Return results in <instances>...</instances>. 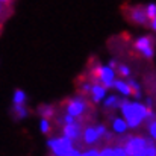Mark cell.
I'll return each mask as SVG.
<instances>
[{"label":"cell","mask_w":156,"mask_h":156,"mask_svg":"<svg viewBox=\"0 0 156 156\" xmlns=\"http://www.w3.org/2000/svg\"><path fill=\"white\" fill-rule=\"evenodd\" d=\"M123 118L126 120V123L129 124V129H136L140 127L149 114V108L146 103H141L140 100L135 102H129V100H123V105L120 108Z\"/></svg>","instance_id":"cell-1"},{"label":"cell","mask_w":156,"mask_h":156,"mask_svg":"<svg viewBox=\"0 0 156 156\" xmlns=\"http://www.w3.org/2000/svg\"><path fill=\"white\" fill-rule=\"evenodd\" d=\"M123 147L129 156H147V138L127 136Z\"/></svg>","instance_id":"cell-2"},{"label":"cell","mask_w":156,"mask_h":156,"mask_svg":"<svg viewBox=\"0 0 156 156\" xmlns=\"http://www.w3.org/2000/svg\"><path fill=\"white\" fill-rule=\"evenodd\" d=\"M47 147L52 150L55 156H67L73 149H74V141H71L67 136H56V138H50L47 141Z\"/></svg>","instance_id":"cell-3"},{"label":"cell","mask_w":156,"mask_h":156,"mask_svg":"<svg viewBox=\"0 0 156 156\" xmlns=\"http://www.w3.org/2000/svg\"><path fill=\"white\" fill-rule=\"evenodd\" d=\"M93 77L96 79V82L102 83L103 87H106L108 90L114 87L115 79V70L111 68L109 65H97L93 70Z\"/></svg>","instance_id":"cell-4"},{"label":"cell","mask_w":156,"mask_h":156,"mask_svg":"<svg viewBox=\"0 0 156 156\" xmlns=\"http://www.w3.org/2000/svg\"><path fill=\"white\" fill-rule=\"evenodd\" d=\"M88 109V102L83 96H76L67 100L65 105V114L73 115L74 118H80Z\"/></svg>","instance_id":"cell-5"},{"label":"cell","mask_w":156,"mask_h":156,"mask_svg":"<svg viewBox=\"0 0 156 156\" xmlns=\"http://www.w3.org/2000/svg\"><path fill=\"white\" fill-rule=\"evenodd\" d=\"M126 17L130 23L133 24H138V26H147L150 24V20L147 17V12H146V6H127L126 8Z\"/></svg>","instance_id":"cell-6"},{"label":"cell","mask_w":156,"mask_h":156,"mask_svg":"<svg viewBox=\"0 0 156 156\" xmlns=\"http://www.w3.org/2000/svg\"><path fill=\"white\" fill-rule=\"evenodd\" d=\"M133 47L138 53H141L147 59H153L155 56V40L150 35H144L135 40Z\"/></svg>","instance_id":"cell-7"},{"label":"cell","mask_w":156,"mask_h":156,"mask_svg":"<svg viewBox=\"0 0 156 156\" xmlns=\"http://www.w3.org/2000/svg\"><path fill=\"white\" fill-rule=\"evenodd\" d=\"M62 135L70 138L71 141H80V138L83 136V129L80 123H73V124H64L62 127Z\"/></svg>","instance_id":"cell-8"},{"label":"cell","mask_w":156,"mask_h":156,"mask_svg":"<svg viewBox=\"0 0 156 156\" xmlns=\"http://www.w3.org/2000/svg\"><path fill=\"white\" fill-rule=\"evenodd\" d=\"M106 94H108V88L106 87H103L99 82L93 83V88H91V93H90V99H91L93 103H100L102 100L106 99Z\"/></svg>","instance_id":"cell-9"},{"label":"cell","mask_w":156,"mask_h":156,"mask_svg":"<svg viewBox=\"0 0 156 156\" xmlns=\"http://www.w3.org/2000/svg\"><path fill=\"white\" fill-rule=\"evenodd\" d=\"M99 140H100V135H99L96 126H88V127L83 130V136H82L83 144H87V146H93V144H96Z\"/></svg>","instance_id":"cell-10"},{"label":"cell","mask_w":156,"mask_h":156,"mask_svg":"<svg viewBox=\"0 0 156 156\" xmlns=\"http://www.w3.org/2000/svg\"><path fill=\"white\" fill-rule=\"evenodd\" d=\"M120 96L123 97H130L132 96V88H130V83L124 79H117L114 82V87H112Z\"/></svg>","instance_id":"cell-11"},{"label":"cell","mask_w":156,"mask_h":156,"mask_svg":"<svg viewBox=\"0 0 156 156\" xmlns=\"http://www.w3.org/2000/svg\"><path fill=\"white\" fill-rule=\"evenodd\" d=\"M111 126H112L114 133H117V135H123V133H126L127 129H129V124H127L126 120L121 118V117H115V118H112Z\"/></svg>","instance_id":"cell-12"},{"label":"cell","mask_w":156,"mask_h":156,"mask_svg":"<svg viewBox=\"0 0 156 156\" xmlns=\"http://www.w3.org/2000/svg\"><path fill=\"white\" fill-rule=\"evenodd\" d=\"M123 100H124V99H121L120 96H117V94H111V96H108V97L103 100L105 102L103 106L106 108V109H117V108H121Z\"/></svg>","instance_id":"cell-13"},{"label":"cell","mask_w":156,"mask_h":156,"mask_svg":"<svg viewBox=\"0 0 156 156\" xmlns=\"http://www.w3.org/2000/svg\"><path fill=\"white\" fill-rule=\"evenodd\" d=\"M37 111L41 115V118H46V120H50L56 115V108L52 105H41V106H38Z\"/></svg>","instance_id":"cell-14"},{"label":"cell","mask_w":156,"mask_h":156,"mask_svg":"<svg viewBox=\"0 0 156 156\" xmlns=\"http://www.w3.org/2000/svg\"><path fill=\"white\" fill-rule=\"evenodd\" d=\"M11 111H12V114L15 115V118H17V120H23V118H26V117H27V114H29V111H27L26 105H14Z\"/></svg>","instance_id":"cell-15"},{"label":"cell","mask_w":156,"mask_h":156,"mask_svg":"<svg viewBox=\"0 0 156 156\" xmlns=\"http://www.w3.org/2000/svg\"><path fill=\"white\" fill-rule=\"evenodd\" d=\"M26 100H27V96L23 90L14 91V96H12V103L14 105H26Z\"/></svg>","instance_id":"cell-16"},{"label":"cell","mask_w":156,"mask_h":156,"mask_svg":"<svg viewBox=\"0 0 156 156\" xmlns=\"http://www.w3.org/2000/svg\"><path fill=\"white\" fill-rule=\"evenodd\" d=\"M127 82L130 83V88H132V96H133L136 100H140V99H141V96H143V94H141V85H140L135 79H132V77H129V79H127Z\"/></svg>","instance_id":"cell-17"},{"label":"cell","mask_w":156,"mask_h":156,"mask_svg":"<svg viewBox=\"0 0 156 156\" xmlns=\"http://www.w3.org/2000/svg\"><path fill=\"white\" fill-rule=\"evenodd\" d=\"M117 73H118V76H120V77H123V79H129V77H130V74H132L130 68H129L126 64H120V65H118V68H117Z\"/></svg>","instance_id":"cell-18"},{"label":"cell","mask_w":156,"mask_h":156,"mask_svg":"<svg viewBox=\"0 0 156 156\" xmlns=\"http://www.w3.org/2000/svg\"><path fill=\"white\" fill-rule=\"evenodd\" d=\"M40 130H41V133L49 135V133H50V120L41 118V120H40Z\"/></svg>","instance_id":"cell-19"},{"label":"cell","mask_w":156,"mask_h":156,"mask_svg":"<svg viewBox=\"0 0 156 156\" xmlns=\"http://www.w3.org/2000/svg\"><path fill=\"white\" fill-rule=\"evenodd\" d=\"M147 156H156V141L153 138H147Z\"/></svg>","instance_id":"cell-20"},{"label":"cell","mask_w":156,"mask_h":156,"mask_svg":"<svg viewBox=\"0 0 156 156\" xmlns=\"http://www.w3.org/2000/svg\"><path fill=\"white\" fill-rule=\"evenodd\" d=\"M146 12H147V17H149L150 21L155 20L156 18V3H149L146 6Z\"/></svg>","instance_id":"cell-21"},{"label":"cell","mask_w":156,"mask_h":156,"mask_svg":"<svg viewBox=\"0 0 156 156\" xmlns=\"http://www.w3.org/2000/svg\"><path fill=\"white\" fill-rule=\"evenodd\" d=\"M61 123H62V124H73V123H76V118H74L73 115L64 114L62 118H61Z\"/></svg>","instance_id":"cell-22"},{"label":"cell","mask_w":156,"mask_h":156,"mask_svg":"<svg viewBox=\"0 0 156 156\" xmlns=\"http://www.w3.org/2000/svg\"><path fill=\"white\" fill-rule=\"evenodd\" d=\"M149 135H150V138H153L156 141V120L149 123Z\"/></svg>","instance_id":"cell-23"},{"label":"cell","mask_w":156,"mask_h":156,"mask_svg":"<svg viewBox=\"0 0 156 156\" xmlns=\"http://www.w3.org/2000/svg\"><path fill=\"white\" fill-rule=\"evenodd\" d=\"M114 156H129V155L126 153L123 146H115L114 147Z\"/></svg>","instance_id":"cell-24"},{"label":"cell","mask_w":156,"mask_h":156,"mask_svg":"<svg viewBox=\"0 0 156 156\" xmlns=\"http://www.w3.org/2000/svg\"><path fill=\"white\" fill-rule=\"evenodd\" d=\"M100 156H114V147H103L100 150Z\"/></svg>","instance_id":"cell-25"},{"label":"cell","mask_w":156,"mask_h":156,"mask_svg":"<svg viewBox=\"0 0 156 156\" xmlns=\"http://www.w3.org/2000/svg\"><path fill=\"white\" fill-rule=\"evenodd\" d=\"M82 156H100V150L97 149H90L87 152H82Z\"/></svg>","instance_id":"cell-26"},{"label":"cell","mask_w":156,"mask_h":156,"mask_svg":"<svg viewBox=\"0 0 156 156\" xmlns=\"http://www.w3.org/2000/svg\"><path fill=\"white\" fill-rule=\"evenodd\" d=\"M96 129H97V132H99L100 138L108 135V130H106V126H105V124H97V126H96Z\"/></svg>","instance_id":"cell-27"},{"label":"cell","mask_w":156,"mask_h":156,"mask_svg":"<svg viewBox=\"0 0 156 156\" xmlns=\"http://www.w3.org/2000/svg\"><path fill=\"white\" fill-rule=\"evenodd\" d=\"M67 156H82V152H80L79 149H76V147H74V149H73V150H71Z\"/></svg>","instance_id":"cell-28"},{"label":"cell","mask_w":156,"mask_h":156,"mask_svg":"<svg viewBox=\"0 0 156 156\" xmlns=\"http://www.w3.org/2000/svg\"><path fill=\"white\" fill-rule=\"evenodd\" d=\"M12 2H14V0H0V3H2V8L11 6V5H12Z\"/></svg>","instance_id":"cell-29"},{"label":"cell","mask_w":156,"mask_h":156,"mask_svg":"<svg viewBox=\"0 0 156 156\" xmlns=\"http://www.w3.org/2000/svg\"><path fill=\"white\" fill-rule=\"evenodd\" d=\"M149 26H150V29H152V30H155V32H156V18L150 21V24H149Z\"/></svg>","instance_id":"cell-30"}]
</instances>
